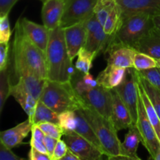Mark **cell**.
Instances as JSON below:
<instances>
[{
  "label": "cell",
  "instance_id": "obj_1",
  "mask_svg": "<svg viewBox=\"0 0 160 160\" xmlns=\"http://www.w3.org/2000/svg\"><path fill=\"white\" fill-rule=\"evenodd\" d=\"M10 62L11 70L17 79L28 74L48 79L45 53L27 37L19 20L15 26Z\"/></svg>",
  "mask_w": 160,
  "mask_h": 160
},
{
  "label": "cell",
  "instance_id": "obj_2",
  "mask_svg": "<svg viewBox=\"0 0 160 160\" xmlns=\"http://www.w3.org/2000/svg\"><path fill=\"white\" fill-rule=\"evenodd\" d=\"M48 80L59 82L71 81L75 70L67 51L64 28L50 31V38L45 51Z\"/></svg>",
  "mask_w": 160,
  "mask_h": 160
},
{
  "label": "cell",
  "instance_id": "obj_3",
  "mask_svg": "<svg viewBox=\"0 0 160 160\" xmlns=\"http://www.w3.org/2000/svg\"><path fill=\"white\" fill-rule=\"evenodd\" d=\"M80 109L98 137L105 155L109 159H115L121 155L122 142L117 136L118 131L112 122L100 115L81 98Z\"/></svg>",
  "mask_w": 160,
  "mask_h": 160
},
{
  "label": "cell",
  "instance_id": "obj_4",
  "mask_svg": "<svg viewBox=\"0 0 160 160\" xmlns=\"http://www.w3.org/2000/svg\"><path fill=\"white\" fill-rule=\"evenodd\" d=\"M39 100L58 113L79 109L81 97L71 81L59 82L46 80Z\"/></svg>",
  "mask_w": 160,
  "mask_h": 160
},
{
  "label": "cell",
  "instance_id": "obj_5",
  "mask_svg": "<svg viewBox=\"0 0 160 160\" xmlns=\"http://www.w3.org/2000/svg\"><path fill=\"white\" fill-rule=\"evenodd\" d=\"M152 17L153 16L145 12L124 17L112 40L134 48L136 43L154 27Z\"/></svg>",
  "mask_w": 160,
  "mask_h": 160
},
{
  "label": "cell",
  "instance_id": "obj_6",
  "mask_svg": "<svg viewBox=\"0 0 160 160\" xmlns=\"http://www.w3.org/2000/svg\"><path fill=\"white\" fill-rule=\"evenodd\" d=\"M121 99L131 112L133 123L136 124L138 120V79L137 70L134 67L127 69L126 75L121 84L115 88Z\"/></svg>",
  "mask_w": 160,
  "mask_h": 160
},
{
  "label": "cell",
  "instance_id": "obj_7",
  "mask_svg": "<svg viewBox=\"0 0 160 160\" xmlns=\"http://www.w3.org/2000/svg\"><path fill=\"white\" fill-rule=\"evenodd\" d=\"M136 125L142 136V145L148 150L152 159H154L160 147V141L148 119L140 93L138 102V120Z\"/></svg>",
  "mask_w": 160,
  "mask_h": 160
},
{
  "label": "cell",
  "instance_id": "obj_8",
  "mask_svg": "<svg viewBox=\"0 0 160 160\" xmlns=\"http://www.w3.org/2000/svg\"><path fill=\"white\" fill-rule=\"evenodd\" d=\"M85 22L88 36L84 48L88 51L96 53L98 56L101 52H106L113 36L108 35L105 32L104 28L98 21L95 13Z\"/></svg>",
  "mask_w": 160,
  "mask_h": 160
},
{
  "label": "cell",
  "instance_id": "obj_9",
  "mask_svg": "<svg viewBox=\"0 0 160 160\" xmlns=\"http://www.w3.org/2000/svg\"><path fill=\"white\" fill-rule=\"evenodd\" d=\"M98 0H66L65 12L60 27L67 28L79 22L85 21L94 14V8Z\"/></svg>",
  "mask_w": 160,
  "mask_h": 160
},
{
  "label": "cell",
  "instance_id": "obj_10",
  "mask_svg": "<svg viewBox=\"0 0 160 160\" xmlns=\"http://www.w3.org/2000/svg\"><path fill=\"white\" fill-rule=\"evenodd\" d=\"M80 96L100 115L111 121L112 89H108L98 84Z\"/></svg>",
  "mask_w": 160,
  "mask_h": 160
},
{
  "label": "cell",
  "instance_id": "obj_11",
  "mask_svg": "<svg viewBox=\"0 0 160 160\" xmlns=\"http://www.w3.org/2000/svg\"><path fill=\"white\" fill-rule=\"evenodd\" d=\"M62 139L67 143L69 149L76 154L81 160H98L105 155L92 142L74 131L64 133Z\"/></svg>",
  "mask_w": 160,
  "mask_h": 160
},
{
  "label": "cell",
  "instance_id": "obj_12",
  "mask_svg": "<svg viewBox=\"0 0 160 160\" xmlns=\"http://www.w3.org/2000/svg\"><path fill=\"white\" fill-rule=\"evenodd\" d=\"M85 21L79 22L64 28L66 45L72 62L78 56L80 50L85 45L88 36Z\"/></svg>",
  "mask_w": 160,
  "mask_h": 160
},
{
  "label": "cell",
  "instance_id": "obj_13",
  "mask_svg": "<svg viewBox=\"0 0 160 160\" xmlns=\"http://www.w3.org/2000/svg\"><path fill=\"white\" fill-rule=\"evenodd\" d=\"M106 52L109 54L107 64L121 68L134 67V58L136 50L120 42L112 40Z\"/></svg>",
  "mask_w": 160,
  "mask_h": 160
},
{
  "label": "cell",
  "instance_id": "obj_14",
  "mask_svg": "<svg viewBox=\"0 0 160 160\" xmlns=\"http://www.w3.org/2000/svg\"><path fill=\"white\" fill-rule=\"evenodd\" d=\"M66 0H46L42 9L43 24L49 30L60 27L61 20L65 12Z\"/></svg>",
  "mask_w": 160,
  "mask_h": 160
},
{
  "label": "cell",
  "instance_id": "obj_15",
  "mask_svg": "<svg viewBox=\"0 0 160 160\" xmlns=\"http://www.w3.org/2000/svg\"><path fill=\"white\" fill-rule=\"evenodd\" d=\"M122 9L123 18L138 12L160 15V0H117Z\"/></svg>",
  "mask_w": 160,
  "mask_h": 160
},
{
  "label": "cell",
  "instance_id": "obj_16",
  "mask_svg": "<svg viewBox=\"0 0 160 160\" xmlns=\"http://www.w3.org/2000/svg\"><path fill=\"white\" fill-rule=\"evenodd\" d=\"M27 37L45 53L50 38V31L45 25H40L28 19H19Z\"/></svg>",
  "mask_w": 160,
  "mask_h": 160
},
{
  "label": "cell",
  "instance_id": "obj_17",
  "mask_svg": "<svg viewBox=\"0 0 160 160\" xmlns=\"http://www.w3.org/2000/svg\"><path fill=\"white\" fill-rule=\"evenodd\" d=\"M112 113L111 122L117 131L128 129L133 123L131 112L115 89H112Z\"/></svg>",
  "mask_w": 160,
  "mask_h": 160
},
{
  "label": "cell",
  "instance_id": "obj_18",
  "mask_svg": "<svg viewBox=\"0 0 160 160\" xmlns=\"http://www.w3.org/2000/svg\"><path fill=\"white\" fill-rule=\"evenodd\" d=\"M32 127L33 123L28 118L14 128L2 131L0 133V142L12 149L23 143V140L28 137L32 130Z\"/></svg>",
  "mask_w": 160,
  "mask_h": 160
},
{
  "label": "cell",
  "instance_id": "obj_19",
  "mask_svg": "<svg viewBox=\"0 0 160 160\" xmlns=\"http://www.w3.org/2000/svg\"><path fill=\"white\" fill-rule=\"evenodd\" d=\"M138 52L145 53L154 59H160V31L152 28L134 46Z\"/></svg>",
  "mask_w": 160,
  "mask_h": 160
},
{
  "label": "cell",
  "instance_id": "obj_20",
  "mask_svg": "<svg viewBox=\"0 0 160 160\" xmlns=\"http://www.w3.org/2000/svg\"><path fill=\"white\" fill-rule=\"evenodd\" d=\"M142 143V136L136 124H132L128 128V131L122 142L121 155L115 159H141L137 155L139 144Z\"/></svg>",
  "mask_w": 160,
  "mask_h": 160
},
{
  "label": "cell",
  "instance_id": "obj_21",
  "mask_svg": "<svg viewBox=\"0 0 160 160\" xmlns=\"http://www.w3.org/2000/svg\"><path fill=\"white\" fill-rule=\"evenodd\" d=\"M126 72L127 69L107 64V67L97 77V83L108 89H113L121 84Z\"/></svg>",
  "mask_w": 160,
  "mask_h": 160
},
{
  "label": "cell",
  "instance_id": "obj_22",
  "mask_svg": "<svg viewBox=\"0 0 160 160\" xmlns=\"http://www.w3.org/2000/svg\"><path fill=\"white\" fill-rule=\"evenodd\" d=\"M9 95L10 96L13 97L16 101L20 105L22 109L28 115V118H32L38 100L36 99L32 95L20 87L17 83L16 84L11 83L9 88Z\"/></svg>",
  "mask_w": 160,
  "mask_h": 160
},
{
  "label": "cell",
  "instance_id": "obj_23",
  "mask_svg": "<svg viewBox=\"0 0 160 160\" xmlns=\"http://www.w3.org/2000/svg\"><path fill=\"white\" fill-rule=\"evenodd\" d=\"M76 112V117H77V128L75 129L74 132L78 133L81 136L84 137V138L87 139L90 142H92L93 145H95L97 148H99L100 150L104 152L103 151L102 146L98 140V137L95 134V131L90 126L88 122L85 119L84 116L83 115L82 112L80 109H78L75 110ZM105 154V153H104Z\"/></svg>",
  "mask_w": 160,
  "mask_h": 160
},
{
  "label": "cell",
  "instance_id": "obj_24",
  "mask_svg": "<svg viewBox=\"0 0 160 160\" xmlns=\"http://www.w3.org/2000/svg\"><path fill=\"white\" fill-rule=\"evenodd\" d=\"M46 80L39 78L34 75L28 74L20 77L17 79V83L25 91L32 95L36 99L39 100Z\"/></svg>",
  "mask_w": 160,
  "mask_h": 160
},
{
  "label": "cell",
  "instance_id": "obj_25",
  "mask_svg": "<svg viewBox=\"0 0 160 160\" xmlns=\"http://www.w3.org/2000/svg\"><path fill=\"white\" fill-rule=\"evenodd\" d=\"M30 120L33 124H38L42 122H52L59 124V113L50 109L41 100H38L34 116Z\"/></svg>",
  "mask_w": 160,
  "mask_h": 160
},
{
  "label": "cell",
  "instance_id": "obj_26",
  "mask_svg": "<svg viewBox=\"0 0 160 160\" xmlns=\"http://www.w3.org/2000/svg\"><path fill=\"white\" fill-rule=\"evenodd\" d=\"M138 74V73H137ZM138 90L139 93H140L141 97H142V99L143 101L144 105H145V109H146L147 115H148V119H149L150 122H151L152 125L154 128L155 131H156V134H157L158 138H159L160 141V118L159 115L156 112V109H155L154 106H153L151 100L148 98V95L145 92V89L142 87V84L140 83L138 80Z\"/></svg>",
  "mask_w": 160,
  "mask_h": 160
},
{
  "label": "cell",
  "instance_id": "obj_27",
  "mask_svg": "<svg viewBox=\"0 0 160 160\" xmlns=\"http://www.w3.org/2000/svg\"><path fill=\"white\" fill-rule=\"evenodd\" d=\"M122 21H123L122 9L120 8V5L117 2L113 9L111 11L110 14L109 15L108 18L106 19V23L103 25L105 32L108 35L114 36L116 33H117V31H118Z\"/></svg>",
  "mask_w": 160,
  "mask_h": 160
},
{
  "label": "cell",
  "instance_id": "obj_28",
  "mask_svg": "<svg viewBox=\"0 0 160 160\" xmlns=\"http://www.w3.org/2000/svg\"><path fill=\"white\" fill-rule=\"evenodd\" d=\"M71 82L73 84L75 91L79 95L85 93L91 88L98 85L96 79H94V78L92 74H90V73H86V74L83 73L82 76L81 75H76V73H75L72 78Z\"/></svg>",
  "mask_w": 160,
  "mask_h": 160
},
{
  "label": "cell",
  "instance_id": "obj_29",
  "mask_svg": "<svg viewBox=\"0 0 160 160\" xmlns=\"http://www.w3.org/2000/svg\"><path fill=\"white\" fill-rule=\"evenodd\" d=\"M98 55L88 51L83 47L78 55V60L75 64V68L84 74L88 73L92 67V62Z\"/></svg>",
  "mask_w": 160,
  "mask_h": 160
},
{
  "label": "cell",
  "instance_id": "obj_30",
  "mask_svg": "<svg viewBox=\"0 0 160 160\" xmlns=\"http://www.w3.org/2000/svg\"><path fill=\"white\" fill-rule=\"evenodd\" d=\"M116 2V0H98L94 8V13L102 26L106 23V19L113 9Z\"/></svg>",
  "mask_w": 160,
  "mask_h": 160
},
{
  "label": "cell",
  "instance_id": "obj_31",
  "mask_svg": "<svg viewBox=\"0 0 160 160\" xmlns=\"http://www.w3.org/2000/svg\"><path fill=\"white\" fill-rule=\"evenodd\" d=\"M137 73L139 81H140L142 87L145 89V92L148 95L149 99L151 100L153 106H154L155 109H156V112H157V114L159 115L160 118V92L156 88H155L152 84H150L146 79H145L142 76H140L138 74V71Z\"/></svg>",
  "mask_w": 160,
  "mask_h": 160
},
{
  "label": "cell",
  "instance_id": "obj_32",
  "mask_svg": "<svg viewBox=\"0 0 160 160\" xmlns=\"http://www.w3.org/2000/svg\"><path fill=\"white\" fill-rule=\"evenodd\" d=\"M59 125L63 133L73 132L77 128V117L75 110H68L59 113Z\"/></svg>",
  "mask_w": 160,
  "mask_h": 160
},
{
  "label": "cell",
  "instance_id": "obj_33",
  "mask_svg": "<svg viewBox=\"0 0 160 160\" xmlns=\"http://www.w3.org/2000/svg\"><path fill=\"white\" fill-rule=\"evenodd\" d=\"M0 112H2L5 102L9 95V88L11 84V78L7 70L0 71Z\"/></svg>",
  "mask_w": 160,
  "mask_h": 160
},
{
  "label": "cell",
  "instance_id": "obj_34",
  "mask_svg": "<svg viewBox=\"0 0 160 160\" xmlns=\"http://www.w3.org/2000/svg\"><path fill=\"white\" fill-rule=\"evenodd\" d=\"M156 67V59L152 56L136 51L134 58V68L137 70Z\"/></svg>",
  "mask_w": 160,
  "mask_h": 160
},
{
  "label": "cell",
  "instance_id": "obj_35",
  "mask_svg": "<svg viewBox=\"0 0 160 160\" xmlns=\"http://www.w3.org/2000/svg\"><path fill=\"white\" fill-rule=\"evenodd\" d=\"M36 125L40 128L45 135L54 138L56 139H61L64 134L62 129L57 123H52V122H42Z\"/></svg>",
  "mask_w": 160,
  "mask_h": 160
},
{
  "label": "cell",
  "instance_id": "obj_36",
  "mask_svg": "<svg viewBox=\"0 0 160 160\" xmlns=\"http://www.w3.org/2000/svg\"><path fill=\"white\" fill-rule=\"evenodd\" d=\"M137 71L140 76L146 79L150 84H152L160 92V68L156 67Z\"/></svg>",
  "mask_w": 160,
  "mask_h": 160
},
{
  "label": "cell",
  "instance_id": "obj_37",
  "mask_svg": "<svg viewBox=\"0 0 160 160\" xmlns=\"http://www.w3.org/2000/svg\"><path fill=\"white\" fill-rule=\"evenodd\" d=\"M8 16L9 15L0 17V43L9 42L12 35Z\"/></svg>",
  "mask_w": 160,
  "mask_h": 160
},
{
  "label": "cell",
  "instance_id": "obj_38",
  "mask_svg": "<svg viewBox=\"0 0 160 160\" xmlns=\"http://www.w3.org/2000/svg\"><path fill=\"white\" fill-rule=\"evenodd\" d=\"M9 43H0V71L7 70L9 67Z\"/></svg>",
  "mask_w": 160,
  "mask_h": 160
},
{
  "label": "cell",
  "instance_id": "obj_39",
  "mask_svg": "<svg viewBox=\"0 0 160 160\" xmlns=\"http://www.w3.org/2000/svg\"><path fill=\"white\" fill-rule=\"evenodd\" d=\"M67 151H68V146H67L65 141L63 139L62 140V139H59L56 145V148L54 149L52 160L62 159L63 156L67 154Z\"/></svg>",
  "mask_w": 160,
  "mask_h": 160
},
{
  "label": "cell",
  "instance_id": "obj_40",
  "mask_svg": "<svg viewBox=\"0 0 160 160\" xmlns=\"http://www.w3.org/2000/svg\"><path fill=\"white\" fill-rule=\"evenodd\" d=\"M0 159L1 160H24L21 157H19L14 154L11 148L0 142Z\"/></svg>",
  "mask_w": 160,
  "mask_h": 160
},
{
  "label": "cell",
  "instance_id": "obj_41",
  "mask_svg": "<svg viewBox=\"0 0 160 160\" xmlns=\"http://www.w3.org/2000/svg\"><path fill=\"white\" fill-rule=\"evenodd\" d=\"M17 1L19 0H0V17L9 15Z\"/></svg>",
  "mask_w": 160,
  "mask_h": 160
},
{
  "label": "cell",
  "instance_id": "obj_42",
  "mask_svg": "<svg viewBox=\"0 0 160 160\" xmlns=\"http://www.w3.org/2000/svg\"><path fill=\"white\" fill-rule=\"evenodd\" d=\"M59 139H56L54 138L49 137V136H45V140H44V143H45V147H46L47 152H48V156L51 158L52 157L53 152H54V149L56 148V145L57 144V142Z\"/></svg>",
  "mask_w": 160,
  "mask_h": 160
},
{
  "label": "cell",
  "instance_id": "obj_43",
  "mask_svg": "<svg viewBox=\"0 0 160 160\" xmlns=\"http://www.w3.org/2000/svg\"><path fill=\"white\" fill-rule=\"evenodd\" d=\"M28 159L30 160H51V158L48 155L41 152L34 147H31L28 154Z\"/></svg>",
  "mask_w": 160,
  "mask_h": 160
},
{
  "label": "cell",
  "instance_id": "obj_44",
  "mask_svg": "<svg viewBox=\"0 0 160 160\" xmlns=\"http://www.w3.org/2000/svg\"><path fill=\"white\" fill-rule=\"evenodd\" d=\"M30 145H31V147H34V148H35L36 149L40 151L41 152L48 155L46 147H45V143H44V142H38V141H36L34 140V139L31 138V141H30Z\"/></svg>",
  "mask_w": 160,
  "mask_h": 160
},
{
  "label": "cell",
  "instance_id": "obj_45",
  "mask_svg": "<svg viewBox=\"0 0 160 160\" xmlns=\"http://www.w3.org/2000/svg\"><path fill=\"white\" fill-rule=\"evenodd\" d=\"M62 160H81V159L76 154H74L71 150H70L68 148V151H67V154L63 156Z\"/></svg>",
  "mask_w": 160,
  "mask_h": 160
},
{
  "label": "cell",
  "instance_id": "obj_46",
  "mask_svg": "<svg viewBox=\"0 0 160 160\" xmlns=\"http://www.w3.org/2000/svg\"><path fill=\"white\" fill-rule=\"evenodd\" d=\"M153 23H154V26L157 28L160 31V15L153 16L152 17Z\"/></svg>",
  "mask_w": 160,
  "mask_h": 160
},
{
  "label": "cell",
  "instance_id": "obj_47",
  "mask_svg": "<svg viewBox=\"0 0 160 160\" xmlns=\"http://www.w3.org/2000/svg\"><path fill=\"white\" fill-rule=\"evenodd\" d=\"M154 159L155 160H160V147L159 148V149H158L157 152H156V156H155Z\"/></svg>",
  "mask_w": 160,
  "mask_h": 160
},
{
  "label": "cell",
  "instance_id": "obj_48",
  "mask_svg": "<svg viewBox=\"0 0 160 160\" xmlns=\"http://www.w3.org/2000/svg\"><path fill=\"white\" fill-rule=\"evenodd\" d=\"M156 67L160 68V59H156Z\"/></svg>",
  "mask_w": 160,
  "mask_h": 160
},
{
  "label": "cell",
  "instance_id": "obj_49",
  "mask_svg": "<svg viewBox=\"0 0 160 160\" xmlns=\"http://www.w3.org/2000/svg\"><path fill=\"white\" fill-rule=\"evenodd\" d=\"M40 1H42V2H45V0H40Z\"/></svg>",
  "mask_w": 160,
  "mask_h": 160
},
{
  "label": "cell",
  "instance_id": "obj_50",
  "mask_svg": "<svg viewBox=\"0 0 160 160\" xmlns=\"http://www.w3.org/2000/svg\"><path fill=\"white\" fill-rule=\"evenodd\" d=\"M45 1H46V0H45Z\"/></svg>",
  "mask_w": 160,
  "mask_h": 160
}]
</instances>
